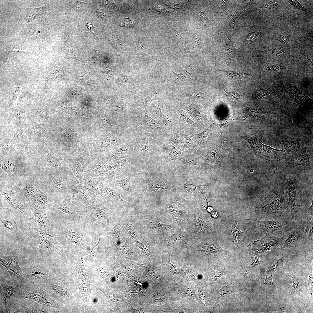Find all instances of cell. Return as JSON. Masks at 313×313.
<instances>
[{
  "instance_id": "cell-1",
  "label": "cell",
  "mask_w": 313,
  "mask_h": 313,
  "mask_svg": "<svg viewBox=\"0 0 313 313\" xmlns=\"http://www.w3.org/2000/svg\"><path fill=\"white\" fill-rule=\"evenodd\" d=\"M255 211L259 218L263 221L289 218L287 216L289 211L287 203L282 192L272 195L259 205Z\"/></svg>"
},
{
  "instance_id": "cell-2",
  "label": "cell",
  "mask_w": 313,
  "mask_h": 313,
  "mask_svg": "<svg viewBox=\"0 0 313 313\" xmlns=\"http://www.w3.org/2000/svg\"><path fill=\"white\" fill-rule=\"evenodd\" d=\"M186 218L190 229L188 238V246H191L201 239L212 234L205 215L194 212L188 214Z\"/></svg>"
},
{
  "instance_id": "cell-3",
  "label": "cell",
  "mask_w": 313,
  "mask_h": 313,
  "mask_svg": "<svg viewBox=\"0 0 313 313\" xmlns=\"http://www.w3.org/2000/svg\"><path fill=\"white\" fill-rule=\"evenodd\" d=\"M49 189L57 197L71 199L72 193L65 172L43 169Z\"/></svg>"
},
{
  "instance_id": "cell-4",
  "label": "cell",
  "mask_w": 313,
  "mask_h": 313,
  "mask_svg": "<svg viewBox=\"0 0 313 313\" xmlns=\"http://www.w3.org/2000/svg\"><path fill=\"white\" fill-rule=\"evenodd\" d=\"M191 246L195 251L209 259L216 258L230 253L220 246L217 238L213 233L201 239Z\"/></svg>"
},
{
  "instance_id": "cell-5",
  "label": "cell",
  "mask_w": 313,
  "mask_h": 313,
  "mask_svg": "<svg viewBox=\"0 0 313 313\" xmlns=\"http://www.w3.org/2000/svg\"><path fill=\"white\" fill-rule=\"evenodd\" d=\"M190 229L187 220H183L179 229L167 237L161 239L160 242L169 248L174 250L188 248V238Z\"/></svg>"
},
{
  "instance_id": "cell-6",
  "label": "cell",
  "mask_w": 313,
  "mask_h": 313,
  "mask_svg": "<svg viewBox=\"0 0 313 313\" xmlns=\"http://www.w3.org/2000/svg\"><path fill=\"white\" fill-rule=\"evenodd\" d=\"M289 205L291 211V220L296 222L301 219V200L298 192L296 179L294 176H290L286 185Z\"/></svg>"
},
{
  "instance_id": "cell-7",
  "label": "cell",
  "mask_w": 313,
  "mask_h": 313,
  "mask_svg": "<svg viewBox=\"0 0 313 313\" xmlns=\"http://www.w3.org/2000/svg\"><path fill=\"white\" fill-rule=\"evenodd\" d=\"M0 193L3 198L12 208L19 212L24 218H28V209L23 202L24 196L20 188L17 186H1Z\"/></svg>"
},
{
  "instance_id": "cell-8",
  "label": "cell",
  "mask_w": 313,
  "mask_h": 313,
  "mask_svg": "<svg viewBox=\"0 0 313 313\" xmlns=\"http://www.w3.org/2000/svg\"><path fill=\"white\" fill-rule=\"evenodd\" d=\"M246 220L257 222L260 226L258 228L263 232L272 233L276 231H282L286 233L297 227L296 222L292 221L290 218H284L276 220L261 221L252 219Z\"/></svg>"
},
{
  "instance_id": "cell-9",
  "label": "cell",
  "mask_w": 313,
  "mask_h": 313,
  "mask_svg": "<svg viewBox=\"0 0 313 313\" xmlns=\"http://www.w3.org/2000/svg\"><path fill=\"white\" fill-rule=\"evenodd\" d=\"M72 203L81 211H85L92 204V201L85 185V179L71 189Z\"/></svg>"
},
{
  "instance_id": "cell-10",
  "label": "cell",
  "mask_w": 313,
  "mask_h": 313,
  "mask_svg": "<svg viewBox=\"0 0 313 313\" xmlns=\"http://www.w3.org/2000/svg\"><path fill=\"white\" fill-rule=\"evenodd\" d=\"M0 166L2 170L15 179L27 177L29 172L26 167L8 157L1 158Z\"/></svg>"
},
{
  "instance_id": "cell-11",
  "label": "cell",
  "mask_w": 313,
  "mask_h": 313,
  "mask_svg": "<svg viewBox=\"0 0 313 313\" xmlns=\"http://www.w3.org/2000/svg\"><path fill=\"white\" fill-rule=\"evenodd\" d=\"M306 221L300 225L286 233H283V240L280 245L282 248L294 247L305 242L304 230Z\"/></svg>"
},
{
  "instance_id": "cell-12",
  "label": "cell",
  "mask_w": 313,
  "mask_h": 313,
  "mask_svg": "<svg viewBox=\"0 0 313 313\" xmlns=\"http://www.w3.org/2000/svg\"><path fill=\"white\" fill-rule=\"evenodd\" d=\"M150 133L141 132L135 139L133 154L144 155L156 146L155 139Z\"/></svg>"
},
{
  "instance_id": "cell-13",
  "label": "cell",
  "mask_w": 313,
  "mask_h": 313,
  "mask_svg": "<svg viewBox=\"0 0 313 313\" xmlns=\"http://www.w3.org/2000/svg\"><path fill=\"white\" fill-rule=\"evenodd\" d=\"M282 240V237H277L272 234L271 233L267 232L263 238L249 244L248 246L258 252H265L280 245Z\"/></svg>"
},
{
  "instance_id": "cell-14",
  "label": "cell",
  "mask_w": 313,
  "mask_h": 313,
  "mask_svg": "<svg viewBox=\"0 0 313 313\" xmlns=\"http://www.w3.org/2000/svg\"><path fill=\"white\" fill-rule=\"evenodd\" d=\"M105 179L85 175V183L90 196L92 203H101L103 200V194L102 186L103 181Z\"/></svg>"
},
{
  "instance_id": "cell-15",
  "label": "cell",
  "mask_w": 313,
  "mask_h": 313,
  "mask_svg": "<svg viewBox=\"0 0 313 313\" xmlns=\"http://www.w3.org/2000/svg\"><path fill=\"white\" fill-rule=\"evenodd\" d=\"M135 139L123 143L111 150L105 159L114 161L130 157L133 154Z\"/></svg>"
},
{
  "instance_id": "cell-16",
  "label": "cell",
  "mask_w": 313,
  "mask_h": 313,
  "mask_svg": "<svg viewBox=\"0 0 313 313\" xmlns=\"http://www.w3.org/2000/svg\"><path fill=\"white\" fill-rule=\"evenodd\" d=\"M105 159H99L85 164V175L108 179L111 177L105 165Z\"/></svg>"
},
{
  "instance_id": "cell-17",
  "label": "cell",
  "mask_w": 313,
  "mask_h": 313,
  "mask_svg": "<svg viewBox=\"0 0 313 313\" xmlns=\"http://www.w3.org/2000/svg\"><path fill=\"white\" fill-rule=\"evenodd\" d=\"M102 188L103 201L110 203H129L122 198L116 187L107 180L103 181Z\"/></svg>"
},
{
  "instance_id": "cell-18",
  "label": "cell",
  "mask_w": 313,
  "mask_h": 313,
  "mask_svg": "<svg viewBox=\"0 0 313 313\" xmlns=\"http://www.w3.org/2000/svg\"><path fill=\"white\" fill-rule=\"evenodd\" d=\"M148 111H143L141 117L136 121L141 129V132L147 133H160L161 129L155 120L148 114Z\"/></svg>"
},
{
  "instance_id": "cell-19",
  "label": "cell",
  "mask_w": 313,
  "mask_h": 313,
  "mask_svg": "<svg viewBox=\"0 0 313 313\" xmlns=\"http://www.w3.org/2000/svg\"><path fill=\"white\" fill-rule=\"evenodd\" d=\"M132 161L131 157L114 161H108L105 159V165L111 178L123 174Z\"/></svg>"
},
{
  "instance_id": "cell-20",
  "label": "cell",
  "mask_w": 313,
  "mask_h": 313,
  "mask_svg": "<svg viewBox=\"0 0 313 313\" xmlns=\"http://www.w3.org/2000/svg\"><path fill=\"white\" fill-rule=\"evenodd\" d=\"M57 200L54 205V208L71 216L77 215L81 212L71 202L70 199L66 197H57Z\"/></svg>"
},
{
  "instance_id": "cell-21",
  "label": "cell",
  "mask_w": 313,
  "mask_h": 313,
  "mask_svg": "<svg viewBox=\"0 0 313 313\" xmlns=\"http://www.w3.org/2000/svg\"><path fill=\"white\" fill-rule=\"evenodd\" d=\"M56 197L51 192H44L39 189L38 194L31 202L32 205L37 209L45 210L51 205L53 199Z\"/></svg>"
},
{
  "instance_id": "cell-22",
  "label": "cell",
  "mask_w": 313,
  "mask_h": 313,
  "mask_svg": "<svg viewBox=\"0 0 313 313\" xmlns=\"http://www.w3.org/2000/svg\"><path fill=\"white\" fill-rule=\"evenodd\" d=\"M43 157L46 166L44 169L52 171L65 172V164L63 163L60 159L52 152H47L45 153Z\"/></svg>"
},
{
  "instance_id": "cell-23",
  "label": "cell",
  "mask_w": 313,
  "mask_h": 313,
  "mask_svg": "<svg viewBox=\"0 0 313 313\" xmlns=\"http://www.w3.org/2000/svg\"><path fill=\"white\" fill-rule=\"evenodd\" d=\"M85 212L88 214L93 221L102 219H107L109 214L112 213L101 203H92Z\"/></svg>"
},
{
  "instance_id": "cell-24",
  "label": "cell",
  "mask_w": 313,
  "mask_h": 313,
  "mask_svg": "<svg viewBox=\"0 0 313 313\" xmlns=\"http://www.w3.org/2000/svg\"><path fill=\"white\" fill-rule=\"evenodd\" d=\"M21 192L25 198L31 202L35 197L39 190L38 184L31 179H26L20 184Z\"/></svg>"
},
{
  "instance_id": "cell-25",
  "label": "cell",
  "mask_w": 313,
  "mask_h": 313,
  "mask_svg": "<svg viewBox=\"0 0 313 313\" xmlns=\"http://www.w3.org/2000/svg\"><path fill=\"white\" fill-rule=\"evenodd\" d=\"M30 207L34 216L35 221L41 229L48 233L51 223L47 218L45 210L38 209L32 205Z\"/></svg>"
},
{
  "instance_id": "cell-26",
  "label": "cell",
  "mask_w": 313,
  "mask_h": 313,
  "mask_svg": "<svg viewBox=\"0 0 313 313\" xmlns=\"http://www.w3.org/2000/svg\"><path fill=\"white\" fill-rule=\"evenodd\" d=\"M262 146V154L265 159L270 161H278L286 157V154L284 150H277L264 145Z\"/></svg>"
},
{
  "instance_id": "cell-27",
  "label": "cell",
  "mask_w": 313,
  "mask_h": 313,
  "mask_svg": "<svg viewBox=\"0 0 313 313\" xmlns=\"http://www.w3.org/2000/svg\"><path fill=\"white\" fill-rule=\"evenodd\" d=\"M125 228L133 238L137 245L141 249L144 254L148 256H150L152 253L150 246L146 242L143 241L141 238H137V233L135 229L126 223L124 224Z\"/></svg>"
},
{
  "instance_id": "cell-28",
  "label": "cell",
  "mask_w": 313,
  "mask_h": 313,
  "mask_svg": "<svg viewBox=\"0 0 313 313\" xmlns=\"http://www.w3.org/2000/svg\"><path fill=\"white\" fill-rule=\"evenodd\" d=\"M310 163L306 150L302 147L298 148L293 153L290 162L291 166L293 167Z\"/></svg>"
},
{
  "instance_id": "cell-29",
  "label": "cell",
  "mask_w": 313,
  "mask_h": 313,
  "mask_svg": "<svg viewBox=\"0 0 313 313\" xmlns=\"http://www.w3.org/2000/svg\"><path fill=\"white\" fill-rule=\"evenodd\" d=\"M107 180L115 186H118L121 188L126 193L131 194L132 192V182L128 176L122 174Z\"/></svg>"
},
{
  "instance_id": "cell-30",
  "label": "cell",
  "mask_w": 313,
  "mask_h": 313,
  "mask_svg": "<svg viewBox=\"0 0 313 313\" xmlns=\"http://www.w3.org/2000/svg\"><path fill=\"white\" fill-rule=\"evenodd\" d=\"M19 253H17L13 256L8 259H0L1 263L5 267L11 276L20 273L22 270L19 266L18 259Z\"/></svg>"
},
{
  "instance_id": "cell-31",
  "label": "cell",
  "mask_w": 313,
  "mask_h": 313,
  "mask_svg": "<svg viewBox=\"0 0 313 313\" xmlns=\"http://www.w3.org/2000/svg\"><path fill=\"white\" fill-rule=\"evenodd\" d=\"M167 185L157 180L154 176L145 185V188L148 191L153 193L161 192L166 190Z\"/></svg>"
},
{
  "instance_id": "cell-32",
  "label": "cell",
  "mask_w": 313,
  "mask_h": 313,
  "mask_svg": "<svg viewBox=\"0 0 313 313\" xmlns=\"http://www.w3.org/2000/svg\"><path fill=\"white\" fill-rule=\"evenodd\" d=\"M14 136L20 149L25 153L27 156L28 157H31L32 152L29 147L26 144L23 136L19 132L14 131Z\"/></svg>"
},
{
  "instance_id": "cell-33",
  "label": "cell",
  "mask_w": 313,
  "mask_h": 313,
  "mask_svg": "<svg viewBox=\"0 0 313 313\" xmlns=\"http://www.w3.org/2000/svg\"><path fill=\"white\" fill-rule=\"evenodd\" d=\"M244 139L250 144L254 152L257 155L262 156V146L260 140L252 135L245 137Z\"/></svg>"
},
{
  "instance_id": "cell-34",
  "label": "cell",
  "mask_w": 313,
  "mask_h": 313,
  "mask_svg": "<svg viewBox=\"0 0 313 313\" xmlns=\"http://www.w3.org/2000/svg\"><path fill=\"white\" fill-rule=\"evenodd\" d=\"M244 232H242L238 225L237 222L233 223L231 230L230 240L235 244L238 246L241 240L242 237L244 236Z\"/></svg>"
},
{
  "instance_id": "cell-35",
  "label": "cell",
  "mask_w": 313,
  "mask_h": 313,
  "mask_svg": "<svg viewBox=\"0 0 313 313\" xmlns=\"http://www.w3.org/2000/svg\"><path fill=\"white\" fill-rule=\"evenodd\" d=\"M162 105L160 103L157 102L153 104H152L150 107L149 115L150 117L154 119L156 122L161 123V112L162 108Z\"/></svg>"
},
{
  "instance_id": "cell-36",
  "label": "cell",
  "mask_w": 313,
  "mask_h": 313,
  "mask_svg": "<svg viewBox=\"0 0 313 313\" xmlns=\"http://www.w3.org/2000/svg\"><path fill=\"white\" fill-rule=\"evenodd\" d=\"M284 148L289 154L293 153L298 148V144L293 139L289 137L285 138L281 141Z\"/></svg>"
},
{
  "instance_id": "cell-37",
  "label": "cell",
  "mask_w": 313,
  "mask_h": 313,
  "mask_svg": "<svg viewBox=\"0 0 313 313\" xmlns=\"http://www.w3.org/2000/svg\"><path fill=\"white\" fill-rule=\"evenodd\" d=\"M313 218L306 222L304 230L305 242L310 243L312 244L313 241Z\"/></svg>"
},
{
  "instance_id": "cell-38",
  "label": "cell",
  "mask_w": 313,
  "mask_h": 313,
  "mask_svg": "<svg viewBox=\"0 0 313 313\" xmlns=\"http://www.w3.org/2000/svg\"><path fill=\"white\" fill-rule=\"evenodd\" d=\"M68 236L71 240L76 244L85 247V239L83 236L79 233L72 231L68 232Z\"/></svg>"
},
{
  "instance_id": "cell-39",
  "label": "cell",
  "mask_w": 313,
  "mask_h": 313,
  "mask_svg": "<svg viewBox=\"0 0 313 313\" xmlns=\"http://www.w3.org/2000/svg\"><path fill=\"white\" fill-rule=\"evenodd\" d=\"M49 236L53 237L46 232H45V234H43L40 232L39 234V244L43 247L50 248L51 244Z\"/></svg>"
},
{
  "instance_id": "cell-40",
  "label": "cell",
  "mask_w": 313,
  "mask_h": 313,
  "mask_svg": "<svg viewBox=\"0 0 313 313\" xmlns=\"http://www.w3.org/2000/svg\"><path fill=\"white\" fill-rule=\"evenodd\" d=\"M181 262V271L182 274L185 275L189 279L191 280H195V274L188 268L185 264L181 254H180Z\"/></svg>"
},
{
  "instance_id": "cell-41",
  "label": "cell",
  "mask_w": 313,
  "mask_h": 313,
  "mask_svg": "<svg viewBox=\"0 0 313 313\" xmlns=\"http://www.w3.org/2000/svg\"><path fill=\"white\" fill-rule=\"evenodd\" d=\"M212 131L210 126L201 133L196 134L200 140L204 144H206L210 140L212 135Z\"/></svg>"
},
{
  "instance_id": "cell-42",
  "label": "cell",
  "mask_w": 313,
  "mask_h": 313,
  "mask_svg": "<svg viewBox=\"0 0 313 313\" xmlns=\"http://www.w3.org/2000/svg\"><path fill=\"white\" fill-rule=\"evenodd\" d=\"M170 256L169 254L167 258V263L170 273L172 276L173 277L174 276L175 274L179 275V273L178 272L176 269V266L174 265L171 263L170 261Z\"/></svg>"
},
{
  "instance_id": "cell-43",
  "label": "cell",
  "mask_w": 313,
  "mask_h": 313,
  "mask_svg": "<svg viewBox=\"0 0 313 313\" xmlns=\"http://www.w3.org/2000/svg\"><path fill=\"white\" fill-rule=\"evenodd\" d=\"M1 221L4 226L9 230H14L17 228L16 223L13 220H3Z\"/></svg>"
},
{
  "instance_id": "cell-44",
  "label": "cell",
  "mask_w": 313,
  "mask_h": 313,
  "mask_svg": "<svg viewBox=\"0 0 313 313\" xmlns=\"http://www.w3.org/2000/svg\"><path fill=\"white\" fill-rule=\"evenodd\" d=\"M179 112L181 117L185 122L192 125L195 124L194 122L192 121L189 115L185 111L181 110L179 111Z\"/></svg>"
},
{
  "instance_id": "cell-45",
  "label": "cell",
  "mask_w": 313,
  "mask_h": 313,
  "mask_svg": "<svg viewBox=\"0 0 313 313\" xmlns=\"http://www.w3.org/2000/svg\"><path fill=\"white\" fill-rule=\"evenodd\" d=\"M291 283L292 287L296 293H300V285L299 280L296 278L292 277Z\"/></svg>"
},
{
  "instance_id": "cell-46",
  "label": "cell",
  "mask_w": 313,
  "mask_h": 313,
  "mask_svg": "<svg viewBox=\"0 0 313 313\" xmlns=\"http://www.w3.org/2000/svg\"><path fill=\"white\" fill-rule=\"evenodd\" d=\"M201 40L200 38L196 34L192 36V43L194 48L196 49L199 47L201 44Z\"/></svg>"
},
{
  "instance_id": "cell-47",
  "label": "cell",
  "mask_w": 313,
  "mask_h": 313,
  "mask_svg": "<svg viewBox=\"0 0 313 313\" xmlns=\"http://www.w3.org/2000/svg\"><path fill=\"white\" fill-rule=\"evenodd\" d=\"M36 134L40 138L46 137V131L44 129L39 126H37L34 128Z\"/></svg>"
},
{
  "instance_id": "cell-48",
  "label": "cell",
  "mask_w": 313,
  "mask_h": 313,
  "mask_svg": "<svg viewBox=\"0 0 313 313\" xmlns=\"http://www.w3.org/2000/svg\"><path fill=\"white\" fill-rule=\"evenodd\" d=\"M100 242V239L99 238L97 244L90 250V254L91 257L94 256L97 254Z\"/></svg>"
},
{
  "instance_id": "cell-49",
  "label": "cell",
  "mask_w": 313,
  "mask_h": 313,
  "mask_svg": "<svg viewBox=\"0 0 313 313\" xmlns=\"http://www.w3.org/2000/svg\"><path fill=\"white\" fill-rule=\"evenodd\" d=\"M52 288L56 292L63 296H64L66 294V290L60 286L54 285L52 287Z\"/></svg>"
},
{
  "instance_id": "cell-50",
  "label": "cell",
  "mask_w": 313,
  "mask_h": 313,
  "mask_svg": "<svg viewBox=\"0 0 313 313\" xmlns=\"http://www.w3.org/2000/svg\"><path fill=\"white\" fill-rule=\"evenodd\" d=\"M3 150L7 152H10L13 150L11 142L8 141H5L1 145Z\"/></svg>"
},
{
  "instance_id": "cell-51",
  "label": "cell",
  "mask_w": 313,
  "mask_h": 313,
  "mask_svg": "<svg viewBox=\"0 0 313 313\" xmlns=\"http://www.w3.org/2000/svg\"><path fill=\"white\" fill-rule=\"evenodd\" d=\"M265 278L264 280V283L265 285L269 287H275V285L273 283L272 279V277L265 273Z\"/></svg>"
},
{
  "instance_id": "cell-52",
  "label": "cell",
  "mask_w": 313,
  "mask_h": 313,
  "mask_svg": "<svg viewBox=\"0 0 313 313\" xmlns=\"http://www.w3.org/2000/svg\"><path fill=\"white\" fill-rule=\"evenodd\" d=\"M32 274L34 276L36 277L39 279H45L48 276V274H46L37 271H32Z\"/></svg>"
},
{
  "instance_id": "cell-53",
  "label": "cell",
  "mask_w": 313,
  "mask_h": 313,
  "mask_svg": "<svg viewBox=\"0 0 313 313\" xmlns=\"http://www.w3.org/2000/svg\"><path fill=\"white\" fill-rule=\"evenodd\" d=\"M96 15L97 17L102 19H104L108 16L99 8H98L96 11Z\"/></svg>"
},
{
  "instance_id": "cell-54",
  "label": "cell",
  "mask_w": 313,
  "mask_h": 313,
  "mask_svg": "<svg viewBox=\"0 0 313 313\" xmlns=\"http://www.w3.org/2000/svg\"><path fill=\"white\" fill-rule=\"evenodd\" d=\"M225 94L232 100H236L239 99L240 98V96L236 92H226L225 90L224 89Z\"/></svg>"
},
{
  "instance_id": "cell-55",
  "label": "cell",
  "mask_w": 313,
  "mask_h": 313,
  "mask_svg": "<svg viewBox=\"0 0 313 313\" xmlns=\"http://www.w3.org/2000/svg\"><path fill=\"white\" fill-rule=\"evenodd\" d=\"M162 120V124L164 126L169 125L171 122L170 114L168 113L163 115Z\"/></svg>"
},
{
  "instance_id": "cell-56",
  "label": "cell",
  "mask_w": 313,
  "mask_h": 313,
  "mask_svg": "<svg viewBox=\"0 0 313 313\" xmlns=\"http://www.w3.org/2000/svg\"><path fill=\"white\" fill-rule=\"evenodd\" d=\"M14 117L18 119H21L24 118L23 113L19 110H15L14 111Z\"/></svg>"
},
{
  "instance_id": "cell-57",
  "label": "cell",
  "mask_w": 313,
  "mask_h": 313,
  "mask_svg": "<svg viewBox=\"0 0 313 313\" xmlns=\"http://www.w3.org/2000/svg\"><path fill=\"white\" fill-rule=\"evenodd\" d=\"M170 148L171 152L174 156L176 158L181 154L180 152L173 146H171Z\"/></svg>"
},
{
  "instance_id": "cell-58",
  "label": "cell",
  "mask_w": 313,
  "mask_h": 313,
  "mask_svg": "<svg viewBox=\"0 0 313 313\" xmlns=\"http://www.w3.org/2000/svg\"><path fill=\"white\" fill-rule=\"evenodd\" d=\"M38 115L41 118H46L47 115V112L46 110L43 108H40L38 110Z\"/></svg>"
},
{
  "instance_id": "cell-59",
  "label": "cell",
  "mask_w": 313,
  "mask_h": 313,
  "mask_svg": "<svg viewBox=\"0 0 313 313\" xmlns=\"http://www.w3.org/2000/svg\"><path fill=\"white\" fill-rule=\"evenodd\" d=\"M83 2L77 1L74 9L76 11L81 12L83 10Z\"/></svg>"
},
{
  "instance_id": "cell-60",
  "label": "cell",
  "mask_w": 313,
  "mask_h": 313,
  "mask_svg": "<svg viewBox=\"0 0 313 313\" xmlns=\"http://www.w3.org/2000/svg\"><path fill=\"white\" fill-rule=\"evenodd\" d=\"M205 97H206V95L205 94L200 93H199L193 94V95H191V97L193 98L198 99L203 98Z\"/></svg>"
},
{
  "instance_id": "cell-61",
  "label": "cell",
  "mask_w": 313,
  "mask_h": 313,
  "mask_svg": "<svg viewBox=\"0 0 313 313\" xmlns=\"http://www.w3.org/2000/svg\"><path fill=\"white\" fill-rule=\"evenodd\" d=\"M20 91V87H17L16 88L14 93V96L15 98L16 97H17L19 92Z\"/></svg>"
}]
</instances>
